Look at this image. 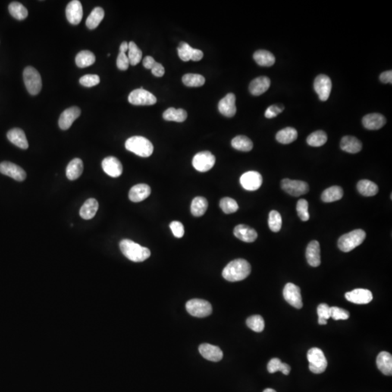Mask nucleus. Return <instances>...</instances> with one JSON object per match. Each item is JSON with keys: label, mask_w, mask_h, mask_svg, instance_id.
<instances>
[{"label": "nucleus", "mask_w": 392, "mask_h": 392, "mask_svg": "<svg viewBox=\"0 0 392 392\" xmlns=\"http://www.w3.org/2000/svg\"><path fill=\"white\" fill-rule=\"evenodd\" d=\"M127 151L143 158L151 156L153 152V145L147 138L141 136H134L129 138L125 142Z\"/></svg>", "instance_id": "nucleus-3"}, {"label": "nucleus", "mask_w": 392, "mask_h": 392, "mask_svg": "<svg viewBox=\"0 0 392 392\" xmlns=\"http://www.w3.org/2000/svg\"><path fill=\"white\" fill-rule=\"evenodd\" d=\"M128 51L129 53L127 56H128L130 65L133 66L137 65L142 60V51L134 42H130L129 43Z\"/></svg>", "instance_id": "nucleus-44"}, {"label": "nucleus", "mask_w": 392, "mask_h": 392, "mask_svg": "<svg viewBox=\"0 0 392 392\" xmlns=\"http://www.w3.org/2000/svg\"><path fill=\"white\" fill-rule=\"evenodd\" d=\"M306 257L307 262L312 267H317L321 265V247L319 242L312 240L308 244L306 250Z\"/></svg>", "instance_id": "nucleus-22"}, {"label": "nucleus", "mask_w": 392, "mask_h": 392, "mask_svg": "<svg viewBox=\"0 0 392 392\" xmlns=\"http://www.w3.org/2000/svg\"><path fill=\"white\" fill-rule=\"evenodd\" d=\"M357 187L359 193L364 196H374L378 192V186L374 182L368 180H362L358 182Z\"/></svg>", "instance_id": "nucleus-33"}, {"label": "nucleus", "mask_w": 392, "mask_h": 392, "mask_svg": "<svg viewBox=\"0 0 392 392\" xmlns=\"http://www.w3.org/2000/svg\"><path fill=\"white\" fill-rule=\"evenodd\" d=\"M117 65L119 70H126L128 69L129 66H130V61H129L128 56L126 55V53L119 52L118 58H117Z\"/></svg>", "instance_id": "nucleus-54"}, {"label": "nucleus", "mask_w": 392, "mask_h": 392, "mask_svg": "<svg viewBox=\"0 0 392 392\" xmlns=\"http://www.w3.org/2000/svg\"><path fill=\"white\" fill-rule=\"evenodd\" d=\"M99 204L95 198H89L85 201L81 208L79 214L84 220H91L95 217L98 210Z\"/></svg>", "instance_id": "nucleus-29"}, {"label": "nucleus", "mask_w": 392, "mask_h": 392, "mask_svg": "<svg viewBox=\"0 0 392 392\" xmlns=\"http://www.w3.org/2000/svg\"><path fill=\"white\" fill-rule=\"evenodd\" d=\"M268 224L272 231L274 233L280 231L282 227V217L278 211L274 210L270 211L269 214Z\"/></svg>", "instance_id": "nucleus-45"}, {"label": "nucleus", "mask_w": 392, "mask_h": 392, "mask_svg": "<svg viewBox=\"0 0 392 392\" xmlns=\"http://www.w3.org/2000/svg\"><path fill=\"white\" fill-rule=\"evenodd\" d=\"M233 233L237 239L246 243H253L258 237L256 230L246 224L236 226Z\"/></svg>", "instance_id": "nucleus-21"}, {"label": "nucleus", "mask_w": 392, "mask_h": 392, "mask_svg": "<svg viewBox=\"0 0 392 392\" xmlns=\"http://www.w3.org/2000/svg\"><path fill=\"white\" fill-rule=\"evenodd\" d=\"M309 370L315 374H323L326 370L327 362L324 352L319 348L314 347L307 352Z\"/></svg>", "instance_id": "nucleus-6"}, {"label": "nucleus", "mask_w": 392, "mask_h": 392, "mask_svg": "<svg viewBox=\"0 0 392 392\" xmlns=\"http://www.w3.org/2000/svg\"><path fill=\"white\" fill-rule=\"evenodd\" d=\"M104 16H105V12L102 7H98L93 9L86 20V25L88 29H96L101 21L103 20Z\"/></svg>", "instance_id": "nucleus-34"}, {"label": "nucleus", "mask_w": 392, "mask_h": 392, "mask_svg": "<svg viewBox=\"0 0 392 392\" xmlns=\"http://www.w3.org/2000/svg\"><path fill=\"white\" fill-rule=\"evenodd\" d=\"M208 201L204 197H196L192 201L191 213L195 217H199L204 215L208 208Z\"/></svg>", "instance_id": "nucleus-37"}, {"label": "nucleus", "mask_w": 392, "mask_h": 392, "mask_svg": "<svg viewBox=\"0 0 392 392\" xmlns=\"http://www.w3.org/2000/svg\"><path fill=\"white\" fill-rule=\"evenodd\" d=\"M95 61V55L89 51H81L76 57V64L79 68L89 67L93 65Z\"/></svg>", "instance_id": "nucleus-38"}, {"label": "nucleus", "mask_w": 392, "mask_h": 392, "mask_svg": "<svg viewBox=\"0 0 392 392\" xmlns=\"http://www.w3.org/2000/svg\"><path fill=\"white\" fill-rule=\"evenodd\" d=\"M362 142L355 136H345L341 141V148L345 152L349 153H359L362 150Z\"/></svg>", "instance_id": "nucleus-28"}, {"label": "nucleus", "mask_w": 392, "mask_h": 392, "mask_svg": "<svg viewBox=\"0 0 392 392\" xmlns=\"http://www.w3.org/2000/svg\"><path fill=\"white\" fill-rule=\"evenodd\" d=\"M343 196V189L339 186H332L324 190L321 199L325 203H331L339 201Z\"/></svg>", "instance_id": "nucleus-36"}, {"label": "nucleus", "mask_w": 392, "mask_h": 392, "mask_svg": "<svg viewBox=\"0 0 392 392\" xmlns=\"http://www.w3.org/2000/svg\"><path fill=\"white\" fill-rule=\"evenodd\" d=\"M186 309L190 315L196 318H205L211 315L212 307L207 301L203 299H191L186 304Z\"/></svg>", "instance_id": "nucleus-7"}, {"label": "nucleus", "mask_w": 392, "mask_h": 392, "mask_svg": "<svg viewBox=\"0 0 392 392\" xmlns=\"http://www.w3.org/2000/svg\"><path fill=\"white\" fill-rule=\"evenodd\" d=\"M193 50V48L186 42H180V45L177 48V52H178L179 57H180V59L185 61V62L190 61Z\"/></svg>", "instance_id": "nucleus-48"}, {"label": "nucleus", "mask_w": 392, "mask_h": 392, "mask_svg": "<svg viewBox=\"0 0 392 392\" xmlns=\"http://www.w3.org/2000/svg\"><path fill=\"white\" fill-rule=\"evenodd\" d=\"M151 193V189L146 184H138L133 186L129 193V198L132 202H141L149 197Z\"/></svg>", "instance_id": "nucleus-24"}, {"label": "nucleus", "mask_w": 392, "mask_h": 392, "mask_svg": "<svg viewBox=\"0 0 392 392\" xmlns=\"http://www.w3.org/2000/svg\"><path fill=\"white\" fill-rule=\"evenodd\" d=\"M151 71H152L153 74L156 77H162L165 73V69L161 64L156 62L155 66L151 69Z\"/></svg>", "instance_id": "nucleus-56"}, {"label": "nucleus", "mask_w": 392, "mask_h": 392, "mask_svg": "<svg viewBox=\"0 0 392 392\" xmlns=\"http://www.w3.org/2000/svg\"><path fill=\"white\" fill-rule=\"evenodd\" d=\"M366 238V233L363 230L358 229L352 230L341 236L338 241L339 249L343 252H349L362 244Z\"/></svg>", "instance_id": "nucleus-4"}, {"label": "nucleus", "mask_w": 392, "mask_h": 392, "mask_svg": "<svg viewBox=\"0 0 392 392\" xmlns=\"http://www.w3.org/2000/svg\"><path fill=\"white\" fill-rule=\"evenodd\" d=\"M236 102V95L233 93L227 94L219 102V111L224 117H228V118L234 117L237 111Z\"/></svg>", "instance_id": "nucleus-17"}, {"label": "nucleus", "mask_w": 392, "mask_h": 392, "mask_svg": "<svg viewBox=\"0 0 392 392\" xmlns=\"http://www.w3.org/2000/svg\"><path fill=\"white\" fill-rule=\"evenodd\" d=\"M0 172L19 182L26 178V171L21 167L8 161H3L0 164Z\"/></svg>", "instance_id": "nucleus-14"}, {"label": "nucleus", "mask_w": 392, "mask_h": 392, "mask_svg": "<svg viewBox=\"0 0 392 392\" xmlns=\"http://www.w3.org/2000/svg\"><path fill=\"white\" fill-rule=\"evenodd\" d=\"M7 139L16 146L21 149L26 150L29 148L27 138L23 130L19 128L12 129L7 132Z\"/></svg>", "instance_id": "nucleus-26"}, {"label": "nucleus", "mask_w": 392, "mask_h": 392, "mask_svg": "<svg viewBox=\"0 0 392 392\" xmlns=\"http://www.w3.org/2000/svg\"><path fill=\"white\" fill-rule=\"evenodd\" d=\"M263 392H277L275 390H273V389H266Z\"/></svg>", "instance_id": "nucleus-62"}, {"label": "nucleus", "mask_w": 392, "mask_h": 392, "mask_svg": "<svg viewBox=\"0 0 392 392\" xmlns=\"http://www.w3.org/2000/svg\"><path fill=\"white\" fill-rule=\"evenodd\" d=\"M309 204L308 201L305 199H300L298 201L297 205H296V211H297L298 215L299 218L302 221L306 222L309 220Z\"/></svg>", "instance_id": "nucleus-49"}, {"label": "nucleus", "mask_w": 392, "mask_h": 392, "mask_svg": "<svg viewBox=\"0 0 392 392\" xmlns=\"http://www.w3.org/2000/svg\"><path fill=\"white\" fill-rule=\"evenodd\" d=\"M262 177L259 172L255 171H247L240 177V182L242 187L246 190L255 191L258 190L262 184Z\"/></svg>", "instance_id": "nucleus-13"}, {"label": "nucleus", "mask_w": 392, "mask_h": 392, "mask_svg": "<svg viewBox=\"0 0 392 392\" xmlns=\"http://www.w3.org/2000/svg\"><path fill=\"white\" fill-rule=\"evenodd\" d=\"M187 117V111L184 109L174 108H170L166 110L163 114V118L166 121H176V122H183L186 121Z\"/></svg>", "instance_id": "nucleus-32"}, {"label": "nucleus", "mask_w": 392, "mask_h": 392, "mask_svg": "<svg viewBox=\"0 0 392 392\" xmlns=\"http://www.w3.org/2000/svg\"><path fill=\"white\" fill-rule=\"evenodd\" d=\"M318 318L327 320L330 318V307L326 304H321L318 307Z\"/></svg>", "instance_id": "nucleus-55"}, {"label": "nucleus", "mask_w": 392, "mask_h": 392, "mask_svg": "<svg viewBox=\"0 0 392 392\" xmlns=\"http://www.w3.org/2000/svg\"><path fill=\"white\" fill-rule=\"evenodd\" d=\"M283 297L289 305L296 309H301L303 307L300 288L293 283H289L283 289Z\"/></svg>", "instance_id": "nucleus-11"}, {"label": "nucleus", "mask_w": 392, "mask_h": 392, "mask_svg": "<svg viewBox=\"0 0 392 392\" xmlns=\"http://www.w3.org/2000/svg\"><path fill=\"white\" fill-rule=\"evenodd\" d=\"M155 63H156V61L151 56L145 57L143 61H142V64H143L144 67L147 69H151V70L153 68V67L155 66Z\"/></svg>", "instance_id": "nucleus-58"}, {"label": "nucleus", "mask_w": 392, "mask_h": 392, "mask_svg": "<svg viewBox=\"0 0 392 392\" xmlns=\"http://www.w3.org/2000/svg\"><path fill=\"white\" fill-rule=\"evenodd\" d=\"M232 146L238 151L249 152L253 148V142L247 136L239 135L232 140Z\"/></svg>", "instance_id": "nucleus-39"}, {"label": "nucleus", "mask_w": 392, "mask_h": 392, "mask_svg": "<svg viewBox=\"0 0 392 392\" xmlns=\"http://www.w3.org/2000/svg\"><path fill=\"white\" fill-rule=\"evenodd\" d=\"M346 300L357 305H366L373 300V294L368 289H357L345 294Z\"/></svg>", "instance_id": "nucleus-16"}, {"label": "nucleus", "mask_w": 392, "mask_h": 392, "mask_svg": "<svg viewBox=\"0 0 392 392\" xmlns=\"http://www.w3.org/2000/svg\"><path fill=\"white\" fill-rule=\"evenodd\" d=\"M252 267L247 261L243 259H235L230 261L222 271V276L230 282H237L244 280L250 274Z\"/></svg>", "instance_id": "nucleus-1"}, {"label": "nucleus", "mask_w": 392, "mask_h": 392, "mask_svg": "<svg viewBox=\"0 0 392 392\" xmlns=\"http://www.w3.org/2000/svg\"><path fill=\"white\" fill-rule=\"evenodd\" d=\"M170 229L171 230L174 236L178 239H181L185 234L184 226L180 222H171L170 224Z\"/></svg>", "instance_id": "nucleus-52"}, {"label": "nucleus", "mask_w": 392, "mask_h": 392, "mask_svg": "<svg viewBox=\"0 0 392 392\" xmlns=\"http://www.w3.org/2000/svg\"><path fill=\"white\" fill-rule=\"evenodd\" d=\"M66 17L72 25L79 24L83 17V7L82 3L78 0L70 1L66 7Z\"/></svg>", "instance_id": "nucleus-15"}, {"label": "nucleus", "mask_w": 392, "mask_h": 392, "mask_svg": "<svg viewBox=\"0 0 392 392\" xmlns=\"http://www.w3.org/2000/svg\"><path fill=\"white\" fill-rule=\"evenodd\" d=\"M215 156L209 151L198 153L193 159V166L197 171L205 172L209 171L215 164Z\"/></svg>", "instance_id": "nucleus-10"}, {"label": "nucleus", "mask_w": 392, "mask_h": 392, "mask_svg": "<svg viewBox=\"0 0 392 392\" xmlns=\"http://www.w3.org/2000/svg\"><path fill=\"white\" fill-rule=\"evenodd\" d=\"M183 82L186 86L198 87L203 86L205 84V78L202 75L187 73L183 76Z\"/></svg>", "instance_id": "nucleus-43"}, {"label": "nucleus", "mask_w": 392, "mask_h": 392, "mask_svg": "<svg viewBox=\"0 0 392 392\" xmlns=\"http://www.w3.org/2000/svg\"><path fill=\"white\" fill-rule=\"evenodd\" d=\"M220 208L225 214H233L239 210V204L233 198L225 197L220 201Z\"/></svg>", "instance_id": "nucleus-46"}, {"label": "nucleus", "mask_w": 392, "mask_h": 392, "mask_svg": "<svg viewBox=\"0 0 392 392\" xmlns=\"http://www.w3.org/2000/svg\"><path fill=\"white\" fill-rule=\"evenodd\" d=\"M380 80L381 82L384 84L392 83V70H387V71L383 72L380 75Z\"/></svg>", "instance_id": "nucleus-57"}, {"label": "nucleus", "mask_w": 392, "mask_h": 392, "mask_svg": "<svg viewBox=\"0 0 392 392\" xmlns=\"http://www.w3.org/2000/svg\"><path fill=\"white\" fill-rule=\"evenodd\" d=\"M102 167L103 171L111 177H119L121 175L123 167L118 158L108 156L102 161Z\"/></svg>", "instance_id": "nucleus-18"}, {"label": "nucleus", "mask_w": 392, "mask_h": 392, "mask_svg": "<svg viewBox=\"0 0 392 392\" xmlns=\"http://www.w3.org/2000/svg\"><path fill=\"white\" fill-rule=\"evenodd\" d=\"M377 367L386 375H392V356L387 352H380L376 359Z\"/></svg>", "instance_id": "nucleus-27"}, {"label": "nucleus", "mask_w": 392, "mask_h": 392, "mask_svg": "<svg viewBox=\"0 0 392 392\" xmlns=\"http://www.w3.org/2000/svg\"><path fill=\"white\" fill-rule=\"evenodd\" d=\"M101 82L99 76L96 74H87L81 77L79 79V83L82 86H86V87H92V86H96Z\"/></svg>", "instance_id": "nucleus-50"}, {"label": "nucleus", "mask_w": 392, "mask_h": 392, "mask_svg": "<svg viewBox=\"0 0 392 392\" xmlns=\"http://www.w3.org/2000/svg\"><path fill=\"white\" fill-rule=\"evenodd\" d=\"M23 81L28 92L32 95H36L42 89V82L40 73L32 66H28L23 70Z\"/></svg>", "instance_id": "nucleus-5"}, {"label": "nucleus", "mask_w": 392, "mask_h": 392, "mask_svg": "<svg viewBox=\"0 0 392 392\" xmlns=\"http://www.w3.org/2000/svg\"><path fill=\"white\" fill-rule=\"evenodd\" d=\"M81 115V110L78 107H70L65 110L60 117L58 124L62 130H67L71 127L75 120Z\"/></svg>", "instance_id": "nucleus-19"}, {"label": "nucleus", "mask_w": 392, "mask_h": 392, "mask_svg": "<svg viewBox=\"0 0 392 392\" xmlns=\"http://www.w3.org/2000/svg\"><path fill=\"white\" fill-rule=\"evenodd\" d=\"M327 140L326 133L324 131L319 130L312 132L307 139L308 145L312 147H321L325 145Z\"/></svg>", "instance_id": "nucleus-42"}, {"label": "nucleus", "mask_w": 392, "mask_h": 392, "mask_svg": "<svg viewBox=\"0 0 392 392\" xmlns=\"http://www.w3.org/2000/svg\"><path fill=\"white\" fill-rule=\"evenodd\" d=\"M387 120L384 116L380 114H370L362 119V124L369 130H378L385 125Z\"/></svg>", "instance_id": "nucleus-23"}, {"label": "nucleus", "mask_w": 392, "mask_h": 392, "mask_svg": "<svg viewBox=\"0 0 392 392\" xmlns=\"http://www.w3.org/2000/svg\"><path fill=\"white\" fill-rule=\"evenodd\" d=\"M83 162L80 158L72 160L66 168V177L68 180H76L83 172Z\"/></svg>", "instance_id": "nucleus-30"}, {"label": "nucleus", "mask_w": 392, "mask_h": 392, "mask_svg": "<svg viewBox=\"0 0 392 392\" xmlns=\"http://www.w3.org/2000/svg\"><path fill=\"white\" fill-rule=\"evenodd\" d=\"M8 9L10 15L17 20H23L28 17L29 13H28L27 9L21 3L13 1V2L10 3Z\"/></svg>", "instance_id": "nucleus-40"}, {"label": "nucleus", "mask_w": 392, "mask_h": 392, "mask_svg": "<svg viewBox=\"0 0 392 392\" xmlns=\"http://www.w3.org/2000/svg\"><path fill=\"white\" fill-rule=\"evenodd\" d=\"M246 324L249 328L257 333L263 331L264 326H265L264 319L260 315H253V316L249 317L246 321Z\"/></svg>", "instance_id": "nucleus-47"}, {"label": "nucleus", "mask_w": 392, "mask_h": 392, "mask_svg": "<svg viewBox=\"0 0 392 392\" xmlns=\"http://www.w3.org/2000/svg\"><path fill=\"white\" fill-rule=\"evenodd\" d=\"M298 137L297 131L293 127H286L277 132L276 139L282 144H290Z\"/></svg>", "instance_id": "nucleus-35"}, {"label": "nucleus", "mask_w": 392, "mask_h": 392, "mask_svg": "<svg viewBox=\"0 0 392 392\" xmlns=\"http://www.w3.org/2000/svg\"><path fill=\"white\" fill-rule=\"evenodd\" d=\"M284 110V106L281 105H273L267 108L265 111V117L267 119H273L277 117L279 114Z\"/></svg>", "instance_id": "nucleus-53"}, {"label": "nucleus", "mask_w": 392, "mask_h": 392, "mask_svg": "<svg viewBox=\"0 0 392 392\" xmlns=\"http://www.w3.org/2000/svg\"><path fill=\"white\" fill-rule=\"evenodd\" d=\"M254 59L256 64L263 67H270L275 63V58L271 52L264 50H259L254 54Z\"/></svg>", "instance_id": "nucleus-31"}, {"label": "nucleus", "mask_w": 392, "mask_h": 392, "mask_svg": "<svg viewBox=\"0 0 392 392\" xmlns=\"http://www.w3.org/2000/svg\"><path fill=\"white\" fill-rule=\"evenodd\" d=\"M318 324L320 325H326L327 320L324 319V318H318Z\"/></svg>", "instance_id": "nucleus-61"}, {"label": "nucleus", "mask_w": 392, "mask_h": 392, "mask_svg": "<svg viewBox=\"0 0 392 392\" xmlns=\"http://www.w3.org/2000/svg\"><path fill=\"white\" fill-rule=\"evenodd\" d=\"M128 100L131 104L135 105H152L157 102L155 95L145 90L143 87L132 91Z\"/></svg>", "instance_id": "nucleus-8"}, {"label": "nucleus", "mask_w": 392, "mask_h": 392, "mask_svg": "<svg viewBox=\"0 0 392 392\" xmlns=\"http://www.w3.org/2000/svg\"><path fill=\"white\" fill-rule=\"evenodd\" d=\"M198 350L201 356L207 360L219 362L223 358V352L220 348L209 343H203L200 345Z\"/></svg>", "instance_id": "nucleus-20"}, {"label": "nucleus", "mask_w": 392, "mask_h": 392, "mask_svg": "<svg viewBox=\"0 0 392 392\" xmlns=\"http://www.w3.org/2000/svg\"><path fill=\"white\" fill-rule=\"evenodd\" d=\"M129 50V43H127V42H123L121 43V46H120V52H122V53H126L127 51H128Z\"/></svg>", "instance_id": "nucleus-60"}, {"label": "nucleus", "mask_w": 392, "mask_h": 392, "mask_svg": "<svg viewBox=\"0 0 392 392\" xmlns=\"http://www.w3.org/2000/svg\"><path fill=\"white\" fill-rule=\"evenodd\" d=\"M203 58H204V52L200 50L193 48L190 60L193 61H200Z\"/></svg>", "instance_id": "nucleus-59"}, {"label": "nucleus", "mask_w": 392, "mask_h": 392, "mask_svg": "<svg viewBox=\"0 0 392 392\" xmlns=\"http://www.w3.org/2000/svg\"><path fill=\"white\" fill-rule=\"evenodd\" d=\"M267 370L270 374H274L277 371H280L284 375H287L290 374V367L288 364L282 362L278 358H273L269 362Z\"/></svg>", "instance_id": "nucleus-41"}, {"label": "nucleus", "mask_w": 392, "mask_h": 392, "mask_svg": "<svg viewBox=\"0 0 392 392\" xmlns=\"http://www.w3.org/2000/svg\"><path fill=\"white\" fill-rule=\"evenodd\" d=\"M123 255L134 262H142L151 256V251L129 239H124L119 243Z\"/></svg>", "instance_id": "nucleus-2"}, {"label": "nucleus", "mask_w": 392, "mask_h": 392, "mask_svg": "<svg viewBox=\"0 0 392 392\" xmlns=\"http://www.w3.org/2000/svg\"><path fill=\"white\" fill-rule=\"evenodd\" d=\"M314 88L321 101H326L331 92V80L326 75H319L314 82Z\"/></svg>", "instance_id": "nucleus-12"}, {"label": "nucleus", "mask_w": 392, "mask_h": 392, "mask_svg": "<svg viewBox=\"0 0 392 392\" xmlns=\"http://www.w3.org/2000/svg\"><path fill=\"white\" fill-rule=\"evenodd\" d=\"M270 79L267 76H259L254 79L249 85V91L255 96H259L268 90L270 86Z\"/></svg>", "instance_id": "nucleus-25"}, {"label": "nucleus", "mask_w": 392, "mask_h": 392, "mask_svg": "<svg viewBox=\"0 0 392 392\" xmlns=\"http://www.w3.org/2000/svg\"><path fill=\"white\" fill-rule=\"evenodd\" d=\"M330 318H333L334 321H339V320L344 321L349 318V312L341 308L332 307H330Z\"/></svg>", "instance_id": "nucleus-51"}, {"label": "nucleus", "mask_w": 392, "mask_h": 392, "mask_svg": "<svg viewBox=\"0 0 392 392\" xmlns=\"http://www.w3.org/2000/svg\"><path fill=\"white\" fill-rule=\"evenodd\" d=\"M281 187L290 196L299 197L309 192V186L306 182L284 179L281 181Z\"/></svg>", "instance_id": "nucleus-9"}]
</instances>
